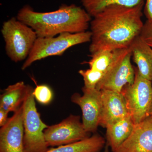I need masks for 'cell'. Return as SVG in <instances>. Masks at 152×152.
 <instances>
[{
	"mask_svg": "<svg viewBox=\"0 0 152 152\" xmlns=\"http://www.w3.org/2000/svg\"><path fill=\"white\" fill-rule=\"evenodd\" d=\"M109 146L107 144V145H106L105 147L104 150L103 152H110V151H109Z\"/></svg>",
	"mask_w": 152,
	"mask_h": 152,
	"instance_id": "24",
	"label": "cell"
},
{
	"mask_svg": "<svg viewBox=\"0 0 152 152\" xmlns=\"http://www.w3.org/2000/svg\"><path fill=\"white\" fill-rule=\"evenodd\" d=\"M1 32L11 61L17 63L26 59L38 38L36 32L14 17L3 23Z\"/></svg>",
	"mask_w": 152,
	"mask_h": 152,
	"instance_id": "3",
	"label": "cell"
},
{
	"mask_svg": "<svg viewBox=\"0 0 152 152\" xmlns=\"http://www.w3.org/2000/svg\"><path fill=\"white\" fill-rule=\"evenodd\" d=\"M102 111L99 126L108 125L129 116L126 102L121 92L110 90H101Z\"/></svg>",
	"mask_w": 152,
	"mask_h": 152,
	"instance_id": "11",
	"label": "cell"
},
{
	"mask_svg": "<svg viewBox=\"0 0 152 152\" xmlns=\"http://www.w3.org/2000/svg\"><path fill=\"white\" fill-rule=\"evenodd\" d=\"M135 76L132 84L126 85L121 93L124 95L129 115L134 124L150 116L152 105V82L143 77L134 67Z\"/></svg>",
	"mask_w": 152,
	"mask_h": 152,
	"instance_id": "6",
	"label": "cell"
},
{
	"mask_svg": "<svg viewBox=\"0 0 152 152\" xmlns=\"http://www.w3.org/2000/svg\"><path fill=\"white\" fill-rule=\"evenodd\" d=\"M91 133L85 129L79 115H71L59 124L52 125L44 131L49 146H60L89 137Z\"/></svg>",
	"mask_w": 152,
	"mask_h": 152,
	"instance_id": "8",
	"label": "cell"
},
{
	"mask_svg": "<svg viewBox=\"0 0 152 152\" xmlns=\"http://www.w3.org/2000/svg\"><path fill=\"white\" fill-rule=\"evenodd\" d=\"M92 17L81 7L63 4L56 10L38 12L29 5L19 11L17 18L36 32L38 37H54L62 33L87 31Z\"/></svg>",
	"mask_w": 152,
	"mask_h": 152,
	"instance_id": "2",
	"label": "cell"
},
{
	"mask_svg": "<svg viewBox=\"0 0 152 152\" xmlns=\"http://www.w3.org/2000/svg\"><path fill=\"white\" fill-rule=\"evenodd\" d=\"M105 144L104 138L96 134L80 141L49 149L45 152H100Z\"/></svg>",
	"mask_w": 152,
	"mask_h": 152,
	"instance_id": "16",
	"label": "cell"
},
{
	"mask_svg": "<svg viewBox=\"0 0 152 152\" xmlns=\"http://www.w3.org/2000/svg\"><path fill=\"white\" fill-rule=\"evenodd\" d=\"M23 106L0 129V152H24Z\"/></svg>",
	"mask_w": 152,
	"mask_h": 152,
	"instance_id": "10",
	"label": "cell"
},
{
	"mask_svg": "<svg viewBox=\"0 0 152 152\" xmlns=\"http://www.w3.org/2000/svg\"><path fill=\"white\" fill-rule=\"evenodd\" d=\"M144 6H110L94 17L90 25L91 55L129 48L143 26Z\"/></svg>",
	"mask_w": 152,
	"mask_h": 152,
	"instance_id": "1",
	"label": "cell"
},
{
	"mask_svg": "<svg viewBox=\"0 0 152 152\" xmlns=\"http://www.w3.org/2000/svg\"><path fill=\"white\" fill-rule=\"evenodd\" d=\"M115 152H152V116L134 124L128 139Z\"/></svg>",
	"mask_w": 152,
	"mask_h": 152,
	"instance_id": "12",
	"label": "cell"
},
{
	"mask_svg": "<svg viewBox=\"0 0 152 152\" xmlns=\"http://www.w3.org/2000/svg\"><path fill=\"white\" fill-rule=\"evenodd\" d=\"M33 94L40 103L48 104L50 103L53 98V94L50 88L46 85L37 86L33 91Z\"/></svg>",
	"mask_w": 152,
	"mask_h": 152,
	"instance_id": "20",
	"label": "cell"
},
{
	"mask_svg": "<svg viewBox=\"0 0 152 152\" xmlns=\"http://www.w3.org/2000/svg\"><path fill=\"white\" fill-rule=\"evenodd\" d=\"M83 95L75 93L71 101L80 106L82 111V123L87 132L95 133L99 126L102 111V94L96 88H82Z\"/></svg>",
	"mask_w": 152,
	"mask_h": 152,
	"instance_id": "9",
	"label": "cell"
},
{
	"mask_svg": "<svg viewBox=\"0 0 152 152\" xmlns=\"http://www.w3.org/2000/svg\"><path fill=\"white\" fill-rule=\"evenodd\" d=\"M34 90L30 86L22 104L24 152H45L49 146L45 140L44 131L48 126L43 122L37 110Z\"/></svg>",
	"mask_w": 152,
	"mask_h": 152,
	"instance_id": "5",
	"label": "cell"
},
{
	"mask_svg": "<svg viewBox=\"0 0 152 152\" xmlns=\"http://www.w3.org/2000/svg\"><path fill=\"white\" fill-rule=\"evenodd\" d=\"M132 57L129 48L114 50L113 61L96 88L121 93L126 85L133 83L135 71L131 64Z\"/></svg>",
	"mask_w": 152,
	"mask_h": 152,
	"instance_id": "7",
	"label": "cell"
},
{
	"mask_svg": "<svg viewBox=\"0 0 152 152\" xmlns=\"http://www.w3.org/2000/svg\"><path fill=\"white\" fill-rule=\"evenodd\" d=\"M79 73L82 76L84 82L85 88L88 89L96 88L98 83L104 75V73L89 69L80 70Z\"/></svg>",
	"mask_w": 152,
	"mask_h": 152,
	"instance_id": "19",
	"label": "cell"
},
{
	"mask_svg": "<svg viewBox=\"0 0 152 152\" xmlns=\"http://www.w3.org/2000/svg\"><path fill=\"white\" fill-rule=\"evenodd\" d=\"M114 54V50L97 52L91 55V58L87 64L89 66L90 69L105 74L113 61Z\"/></svg>",
	"mask_w": 152,
	"mask_h": 152,
	"instance_id": "18",
	"label": "cell"
},
{
	"mask_svg": "<svg viewBox=\"0 0 152 152\" xmlns=\"http://www.w3.org/2000/svg\"><path fill=\"white\" fill-rule=\"evenodd\" d=\"M89 31L75 33H64L51 37H38L30 54L22 66L23 70L33 63L52 56H61L71 47L91 42Z\"/></svg>",
	"mask_w": 152,
	"mask_h": 152,
	"instance_id": "4",
	"label": "cell"
},
{
	"mask_svg": "<svg viewBox=\"0 0 152 152\" xmlns=\"http://www.w3.org/2000/svg\"><path fill=\"white\" fill-rule=\"evenodd\" d=\"M145 0H81L84 9L94 18L104 9L112 5L134 7L145 4Z\"/></svg>",
	"mask_w": 152,
	"mask_h": 152,
	"instance_id": "17",
	"label": "cell"
},
{
	"mask_svg": "<svg viewBox=\"0 0 152 152\" xmlns=\"http://www.w3.org/2000/svg\"><path fill=\"white\" fill-rule=\"evenodd\" d=\"M143 12L147 20L152 23V0H145Z\"/></svg>",
	"mask_w": 152,
	"mask_h": 152,
	"instance_id": "22",
	"label": "cell"
},
{
	"mask_svg": "<svg viewBox=\"0 0 152 152\" xmlns=\"http://www.w3.org/2000/svg\"><path fill=\"white\" fill-rule=\"evenodd\" d=\"M30 87L23 81L9 86L1 95L0 109L9 113L16 112L26 97Z\"/></svg>",
	"mask_w": 152,
	"mask_h": 152,
	"instance_id": "15",
	"label": "cell"
},
{
	"mask_svg": "<svg viewBox=\"0 0 152 152\" xmlns=\"http://www.w3.org/2000/svg\"><path fill=\"white\" fill-rule=\"evenodd\" d=\"M140 36L152 48V23L146 20L144 23Z\"/></svg>",
	"mask_w": 152,
	"mask_h": 152,
	"instance_id": "21",
	"label": "cell"
},
{
	"mask_svg": "<svg viewBox=\"0 0 152 152\" xmlns=\"http://www.w3.org/2000/svg\"><path fill=\"white\" fill-rule=\"evenodd\" d=\"M9 113L4 110L0 109V126H3L5 124L9 118H8V114Z\"/></svg>",
	"mask_w": 152,
	"mask_h": 152,
	"instance_id": "23",
	"label": "cell"
},
{
	"mask_svg": "<svg viewBox=\"0 0 152 152\" xmlns=\"http://www.w3.org/2000/svg\"><path fill=\"white\" fill-rule=\"evenodd\" d=\"M133 61L141 75L152 82V48L138 36L129 48Z\"/></svg>",
	"mask_w": 152,
	"mask_h": 152,
	"instance_id": "13",
	"label": "cell"
},
{
	"mask_svg": "<svg viewBox=\"0 0 152 152\" xmlns=\"http://www.w3.org/2000/svg\"><path fill=\"white\" fill-rule=\"evenodd\" d=\"M134 124L130 116L106 127L107 144L115 152L130 135Z\"/></svg>",
	"mask_w": 152,
	"mask_h": 152,
	"instance_id": "14",
	"label": "cell"
},
{
	"mask_svg": "<svg viewBox=\"0 0 152 152\" xmlns=\"http://www.w3.org/2000/svg\"><path fill=\"white\" fill-rule=\"evenodd\" d=\"M150 115L152 116V105L151 107V110H150Z\"/></svg>",
	"mask_w": 152,
	"mask_h": 152,
	"instance_id": "25",
	"label": "cell"
}]
</instances>
